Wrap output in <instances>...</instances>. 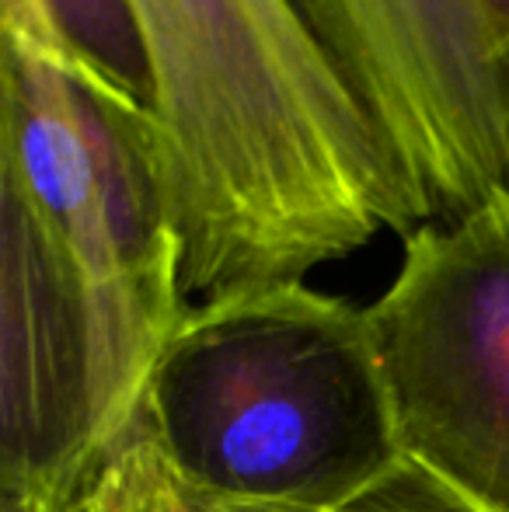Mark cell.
Segmentation results:
<instances>
[{
  "label": "cell",
  "mask_w": 509,
  "mask_h": 512,
  "mask_svg": "<svg viewBox=\"0 0 509 512\" xmlns=\"http://www.w3.org/2000/svg\"><path fill=\"white\" fill-rule=\"evenodd\" d=\"M0 251L98 304L161 356L185 314L154 122L0 42Z\"/></svg>",
  "instance_id": "cell-3"
},
{
  "label": "cell",
  "mask_w": 509,
  "mask_h": 512,
  "mask_svg": "<svg viewBox=\"0 0 509 512\" xmlns=\"http://www.w3.org/2000/svg\"><path fill=\"white\" fill-rule=\"evenodd\" d=\"M367 310L405 457L509 512V196L405 237Z\"/></svg>",
  "instance_id": "cell-4"
},
{
  "label": "cell",
  "mask_w": 509,
  "mask_h": 512,
  "mask_svg": "<svg viewBox=\"0 0 509 512\" xmlns=\"http://www.w3.org/2000/svg\"><path fill=\"white\" fill-rule=\"evenodd\" d=\"M339 512H485L415 460H401L374 488Z\"/></svg>",
  "instance_id": "cell-8"
},
{
  "label": "cell",
  "mask_w": 509,
  "mask_h": 512,
  "mask_svg": "<svg viewBox=\"0 0 509 512\" xmlns=\"http://www.w3.org/2000/svg\"><path fill=\"white\" fill-rule=\"evenodd\" d=\"M0 42L56 63L154 122V70L133 0H0Z\"/></svg>",
  "instance_id": "cell-6"
},
{
  "label": "cell",
  "mask_w": 509,
  "mask_h": 512,
  "mask_svg": "<svg viewBox=\"0 0 509 512\" xmlns=\"http://www.w3.org/2000/svg\"><path fill=\"white\" fill-rule=\"evenodd\" d=\"M136 418L192 488L339 512L405 460L367 307L307 283L185 307Z\"/></svg>",
  "instance_id": "cell-2"
},
{
  "label": "cell",
  "mask_w": 509,
  "mask_h": 512,
  "mask_svg": "<svg viewBox=\"0 0 509 512\" xmlns=\"http://www.w3.org/2000/svg\"><path fill=\"white\" fill-rule=\"evenodd\" d=\"M63 512H293L269 506H245V502L217 499L189 481H182L161 457L154 439L129 418L123 436L102 453L91 474L81 481L77 495Z\"/></svg>",
  "instance_id": "cell-7"
},
{
  "label": "cell",
  "mask_w": 509,
  "mask_h": 512,
  "mask_svg": "<svg viewBox=\"0 0 509 512\" xmlns=\"http://www.w3.org/2000/svg\"><path fill=\"white\" fill-rule=\"evenodd\" d=\"M482 4H485V11L496 18V25L509 35V0H482Z\"/></svg>",
  "instance_id": "cell-9"
},
{
  "label": "cell",
  "mask_w": 509,
  "mask_h": 512,
  "mask_svg": "<svg viewBox=\"0 0 509 512\" xmlns=\"http://www.w3.org/2000/svg\"><path fill=\"white\" fill-rule=\"evenodd\" d=\"M384 136L422 223L509 196V35L482 0H293Z\"/></svg>",
  "instance_id": "cell-5"
},
{
  "label": "cell",
  "mask_w": 509,
  "mask_h": 512,
  "mask_svg": "<svg viewBox=\"0 0 509 512\" xmlns=\"http://www.w3.org/2000/svg\"><path fill=\"white\" fill-rule=\"evenodd\" d=\"M185 300L304 283L422 213L293 0H133Z\"/></svg>",
  "instance_id": "cell-1"
}]
</instances>
